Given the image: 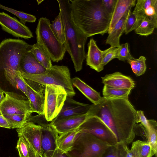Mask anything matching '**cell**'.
<instances>
[{
  "instance_id": "obj_2",
  "label": "cell",
  "mask_w": 157,
  "mask_h": 157,
  "mask_svg": "<svg viewBox=\"0 0 157 157\" xmlns=\"http://www.w3.org/2000/svg\"><path fill=\"white\" fill-rule=\"evenodd\" d=\"M71 19L87 37L108 33L112 16L102 0H69Z\"/></svg>"
},
{
  "instance_id": "obj_30",
  "label": "cell",
  "mask_w": 157,
  "mask_h": 157,
  "mask_svg": "<svg viewBox=\"0 0 157 157\" xmlns=\"http://www.w3.org/2000/svg\"><path fill=\"white\" fill-rule=\"evenodd\" d=\"M126 143L117 142L111 145L102 157H126L129 150Z\"/></svg>"
},
{
  "instance_id": "obj_10",
  "label": "cell",
  "mask_w": 157,
  "mask_h": 157,
  "mask_svg": "<svg viewBox=\"0 0 157 157\" xmlns=\"http://www.w3.org/2000/svg\"><path fill=\"white\" fill-rule=\"evenodd\" d=\"M25 79L26 86V97L29 102L32 113L43 114L45 100V86L33 81Z\"/></svg>"
},
{
  "instance_id": "obj_23",
  "label": "cell",
  "mask_w": 157,
  "mask_h": 157,
  "mask_svg": "<svg viewBox=\"0 0 157 157\" xmlns=\"http://www.w3.org/2000/svg\"><path fill=\"white\" fill-rule=\"evenodd\" d=\"M81 132V129L78 127L58 135L57 138L58 148L63 153H66L70 151L78 134Z\"/></svg>"
},
{
  "instance_id": "obj_18",
  "label": "cell",
  "mask_w": 157,
  "mask_h": 157,
  "mask_svg": "<svg viewBox=\"0 0 157 157\" xmlns=\"http://www.w3.org/2000/svg\"><path fill=\"white\" fill-rule=\"evenodd\" d=\"M101 78L104 85L113 87L132 90L135 85L134 81L131 77L119 72L106 75Z\"/></svg>"
},
{
  "instance_id": "obj_29",
  "label": "cell",
  "mask_w": 157,
  "mask_h": 157,
  "mask_svg": "<svg viewBox=\"0 0 157 157\" xmlns=\"http://www.w3.org/2000/svg\"><path fill=\"white\" fill-rule=\"evenodd\" d=\"M52 22L51 28L56 38L62 44H66L64 27L60 12Z\"/></svg>"
},
{
  "instance_id": "obj_37",
  "label": "cell",
  "mask_w": 157,
  "mask_h": 157,
  "mask_svg": "<svg viewBox=\"0 0 157 157\" xmlns=\"http://www.w3.org/2000/svg\"><path fill=\"white\" fill-rule=\"evenodd\" d=\"M118 48V52L117 58L119 60L124 61L134 58L130 53L128 43L120 44Z\"/></svg>"
},
{
  "instance_id": "obj_8",
  "label": "cell",
  "mask_w": 157,
  "mask_h": 157,
  "mask_svg": "<svg viewBox=\"0 0 157 157\" xmlns=\"http://www.w3.org/2000/svg\"><path fill=\"white\" fill-rule=\"evenodd\" d=\"M44 95L43 114L48 122H51L60 112L67 94L61 86L47 84L45 86Z\"/></svg>"
},
{
  "instance_id": "obj_5",
  "label": "cell",
  "mask_w": 157,
  "mask_h": 157,
  "mask_svg": "<svg viewBox=\"0 0 157 157\" xmlns=\"http://www.w3.org/2000/svg\"><path fill=\"white\" fill-rule=\"evenodd\" d=\"M18 72L24 79L44 86L52 84L61 86L64 89L69 97L72 98L75 95L70 70L66 66L52 65L44 72L38 75H32L19 71Z\"/></svg>"
},
{
  "instance_id": "obj_25",
  "label": "cell",
  "mask_w": 157,
  "mask_h": 157,
  "mask_svg": "<svg viewBox=\"0 0 157 157\" xmlns=\"http://www.w3.org/2000/svg\"><path fill=\"white\" fill-rule=\"evenodd\" d=\"M4 75L8 85L7 82H8L9 84L11 85L15 89L20 90L26 96V82L18 71L11 70H6L4 71Z\"/></svg>"
},
{
  "instance_id": "obj_15",
  "label": "cell",
  "mask_w": 157,
  "mask_h": 157,
  "mask_svg": "<svg viewBox=\"0 0 157 157\" xmlns=\"http://www.w3.org/2000/svg\"><path fill=\"white\" fill-rule=\"evenodd\" d=\"M132 12L139 23L147 17L157 25V0H138Z\"/></svg>"
},
{
  "instance_id": "obj_7",
  "label": "cell",
  "mask_w": 157,
  "mask_h": 157,
  "mask_svg": "<svg viewBox=\"0 0 157 157\" xmlns=\"http://www.w3.org/2000/svg\"><path fill=\"white\" fill-rule=\"evenodd\" d=\"M111 145L91 134L81 132L71 150L66 153L69 157H102Z\"/></svg>"
},
{
  "instance_id": "obj_1",
  "label": "cell",
  "mask_w": 157,
  "mask_h": 157,
  "mask_svg": "<svg viewBox=\"0 0 157 157\" xmlns=\"http://www.w3.org/2000/svg\"><path fill=\"white\" fill-rule=\"evenodd\" d=\"M89 117L101 119L113 132L118 142L129 145L136 133V112L128 98H111L103 97L96 105L92 104L88 112Z\"/></svg>"
},
{
  "instance_id": "obj_20",
  "label": "cell",
  "mask_w": 157,
  "mask_h": 157,
  "mask_svg": "<svg viewBox=\"0 0 157 157\" xmlns=\"http://www.w3.org/2000/svg\"><path fill=\"white\" fill-rule=\"evenodd\" d=\"M30 50L26 52L21 58L19 71L32 75L44 72L47 69L38 62Z\"/></svg>"
},
{
  "instance_id": "obj_13",
  "label": "cell",
  "mask_w": 157,
  "mask_h": 157,
  "mask_svg": "<svg viewBox=\"0 0 157 157\" xmlns=\"http://www.w3.org/2000/svg\"><path fill=\"white\" fill-rule=\"evenodd\" d=\"M0 25L2 30L16 37L28 39L33 37L27 26L4 12H0Z\"/></svg>"
},
{
  "instance_id": "obj_33",
  "label": "cell",
  "mask_w": 157,
  "mask_h": 157,
  "mask_svg": "<svg viewBox=\"0 0 157 157\" xmlns=\"http://www.w3.org/2000/svg\"><path fill=\"white\" fill-rule=\"evenodd\" d=\"M10 128L21 127L31 116L24 114H13L3 115Z\"/></svg>"
},
{
  "instance_id": "obj_24",
  "label": "cell",
  "mask_w": 157,
  "mask_h": 157,
  "mask_svg": "<svg viewBox=\"0 0 157 157\" xmlns=\"http://www.w3.org/2000/svg\"><path fill=\"white\" fill-rule=\"evenodd\" d=\"M73 85L77 88L86 98L94 104L96 105L101 99L102 97L99 92L89 86L78 77L71 79Z\"/></svg>"
},
{
  "instance_id": "obj_32",
  "label": "cell",
  "mask_w": 157,
  "mask_h": 157,
  "mask_svg": "<svg viewBox=\"0 0 157 157\" xmlns=\"http://www.w3.org/2000/svg\"><path fill=\"white\" fill-rule=\"evenodd\" d=\"M157 27L155 24L149 19L144 18L134 30L135 33L140 35L147 36L152 34Z\"/></svg>"
},
{
  "instance_id": "obj_19",
  "label": "cell",
  "mask_w": 157,
  "mask_h": 157,
  "mask_svg": "<svg viewBox=\"0 0 157 157\" xmlns=\"http://www.w3.org/2000/svg\"><path fill=\"white\" fill-rule=\"evenodd\" d=\"M88 52L86 55V64L98 72L104 69L102 65V51L97 45L96 42L91 39L88 44Z\"/></svg>"
},
{
  "instance_id": "obj_44",
  "label": "cell",
  "mask_w": 157,
  "mask_h": 157,
  "mask_svg": "<svg viewBox=\"0 0 157 157\" xmlns=\"http://www.w3.org/2000/svg\"><path fill=\"white\" fill-rule=\"evenodd\" d=\"M52 157H69L66 153H63L58 148L55 151Z\"/></svg>"
},
{
  "instance_id": "obj_39",
  "label": "cell",
  "mask_w": 157,
  "mask_h": 157,
  "mask_svg": "<svg viewBox=\"0 0 157 157\" xmlns=\"http://www.w3.org/2000/svg\"><path fill=\"white\" fill-rule=\"evenodd\" d=\"M146 58L144 56H140L138 59H136L137 63V76H140L145 72L146 70Z\"/></svg>"
},
{
  "instance_id": "obj_40",
  "label": "cell",
  "mask_w": 157,
  "mask_h": 157,
  "mask_svg": "<svg viewBox=\"0 0 157 157\" xmlns=\"http://www.w3.org/2000/svg\"><path fill=\"white\" fill-rule=\"evenodd\" d=\"M117 0H102L103 5L107 13L112 16Z\"/></svg>"
},
{
  "instance_id": "obj_41",
  "label": "cell",
  "mask_w": 157,
  "mask_h": 157,
  "mask_svg": "<svg viewBox=\"0 0 157 157\" xmlns=\"http://www.w3.org/2000/svg\"><path fill=\"white\" fill-rule=\"evenodd\" d=\"M137 113V118L136 123L139 122L147 128H149L148 119H147L144 114V111L142 110L136 111Z\"/></svg>"
},
{
  "instance_id": "obj_22",
  "label": "cell",
  "mask_w": 157,
  "mask_h": 157,
  "mask_svg": "<svg viewBox=\"0 0 157 157\" xmlns=\"http://www.w3.org/2000/svg\"><path fill=\"white\" fill-rule=\"evenodd\" d=\"M136 1V0H117L112 15L108 32V34L112 31L126 11L135 5Z\"/></svg>"
},
{
  "instance_id": "obj_9",
  "label": "cell",
  "mask_w": 157,
  "mask_h": 157,
  "mask_svg": "<svg viewBox=\"0 0 157 157\" xmlns=\"http://www.w3.org/2000/svg\"><path fill=\"white\" fill-rule=\"evenodd\" d=\"M79 128L82 132L91 134L110 145L115 144L118 142L113 132L97 117H89Z\"/></svg>"
},
{
  "instance_id": "obj_11",
  "label": "cell",
  "mask_w": 157,
  "mask_h": 157,
  "mask_svg": "<svg viewBox=\"0 0 157 157\" xmlns=\"http://www.w3.org/2000/svg\"><path fill=\"white\" fill-rule=\"evenodd\" d=\"M4 99L0 103L2 114H24L31 116L32 113L29 100L19 99L5 94Z\"/></svg>"
},
{
  "instance_id": "obj_26",
  "label": "cell",
  "mask_w": 157,
  "mask_h": 157,
  "mask_svg": "<svg viewBox=\"0 0 157 157\" xmlns=\"http://www.w3.org/2000/svg\"><path fill=\"white\" fill-rule=\"evenodd\" d=\"M130 150L132 157H152L154 155L150 145L147 141L132 142Z\"/></svg>"
},
{
  "instance_id": "obj_31",
  "label": "cell",
  "mask_w": 157,
  "mask_h": 157,
  "mask_svg": "<svg viewBox=\"0 0 157 157\" xmlns=\"http://www.w3.org/2000/svg\"><path fill=\"white\" fill-rule=\"evenodd\" d=\"M131 90L111 87L105 85L102 90L103 97L111 98H128Z\"/></svg>"
},
{
  "instance_id": "obj_34",
  "label": "cell",
  "mask_w": 157,
  "mask_h": 157,
  "mask_svg": "<svg viewBox=\"0 0 157 157\" xmlns=\"http://www.w3.org/2000/svg\"><path fill=\"white\" fill-rule=\"evenodd\" d=\"M0 9L4 10L15 15L19 18L20 22L24 25L27 22H34L36 19V17L33 15L18 11L3 6L0 4Z\"/></svg>"
},
{
  "instance_id": "obj_46",
  "label": "cell",
  "mask_w": 157,
  "mask_h": 157,
  "mask_svg": "<svg viewBox=\"0 0 157 157\" xmlns=\"http://www.w3.org/2000/svg\"><path fill=\"white\" fill-rule=\"evenodd\" d=\"M44 0H36L37 2V3H38V5H39L42 2H43Z\"/></svg>"
},
{
  "instance_id": "obj_36",
  "label": "cell",
  "mask_w": 157,
  "mask_h": 157,
  "mask_svg": "<svg viewBox=\"0 0 157 157\" xmlns=\"http://www.w3.org/2000/svg\"><path fill=\"white\" fill-rule=\"evenodd\" d=\"M118 52V48L111 47L102 51V65L104 67L112 59L117 58Z\"/></svg>"
},
{
  "instance_id": "obj_4",
  "label": "cell",
  "mask_w": 157,
  "mask_h": 157,
  "mask_svg": "<svg viewBox=\"0 0 157 157\" xmlns=\"http://www.w3.org/2000/svg\"><path fill=\"white\" fill-rule=\"evenodd\" d=\"M32 45L20 39H7L0 44V90L10 94L8 85L5 79L4 72L9 69L19 71L20 60Z\"/></svg>"
},
{
  "instance_id": "obj_3",
  "label": "cell",
  "mask_w": 157,
  "mask_h": 157,
  "mask_svg": "<svg viewBox=\"0 0 157 157\" xmlns=\"http://www.w3.org/2000/svg\"><path fill=\"white\" fill-rule=\"evenodd\" d=\"M64 25L67 51L71 57L76 72L81 71L85 58V45L87 38L74 23L71 17L69 0H57Z\"/></svg>"
},
{
  "instance_id": "obj_45",
  "label": "cell",
  "mask_w": 157,
  "mask_h": 157,
  "mask_svg": "<svg viewBox=\"0 0 157 157\" xmlns=\"http://www.w3.org/2000/svg\"><path fill=\"white\" fill-rule=\"evenodd\" d=\"M4 93L3 91L0 90V103L5 98Z\"/></svg>"
},
{
  "instance_id": "obj_21",
  "label": "cell",
  "mask_w": 157,
  "mask_h": 157,
  "mask_svg": "<svg viewBox=\"0 0 157 157\" xmlns=\"http://www.w3.org/2000/svg\"><path fill=\"white\" fill-rule=\"evenodd\" d=\"M131 12V9L127 10L116 23L112 31L109 33L105 41L106 44H109L113 47L118 48L119 47L120 37L124 33L126 23Z\"/></svg>"
},
{
  "instance_id": "obj_14",
  "label": "cell",
  "mask_w": 157,
  "mask_h": 157,
  "mask_svg": "<svg viewBox=\"0 0 157 157\" xmlns=\"http://www.w3.org/2000/svg\"><path fill=\"white\" fill-rule=\"evenodd\" d=\"M58 133L50 123L42 126L41 130V147L42 157H52L58 148Z\"/></svg>"
},
{
  "instance_id": "obj_12",
  "label": "cell",
  "mask_w": 157,
  "mask_h": 157,
  "mask_svg": "<svg viewBox=\"0 0 157 157\" xmlns=\"http://www.w3.org/2000/svg\"><path fill=\"white\" fill-rule=\"evenodd\" d=\"M42 126L27 121L20 128L16 129L18 136H22L37 153L42 157L41 147V130Z\"/></svg>"
},
{
  "instance_id": "obj_28",
  "label": "cell",
  "mask_w": 157,
  "mask_h": 157,
  "mask_svg": "<svg viewBox=\"0 0 157 157\" xmlns=\"http://www.w3.org/2000/svg\"><path fill=\"white\" fill-rule=\"evenodd\" d=\"M149 128L146 129L145 137L150 145L155 157H157V123L153 119L148 120Z\"/></svg>"
},
{
  "instance_id": "obj_43",
  "label": "cell",
  "mask_w": 157,
  "mask_h": 157,
  "mask_svg": "<svg viewBox=\"0 0 157 157\" xmlns=\"http://www.w3.org/2000/svg\"><path fill=\"white\" fill-rule=\"evenodd\" d=\"M127 61L131 65L133 72L136 75L137 73L136 59H129L127 60Z\"/></svg>"
},
{
  "instance_id": "obj_35",
  "label": "cell",
  "mask_w": 157,
  "mask_h": 157,
  "mask_svg": "<svg viewBox=\"0 0 157 157\" xmlns=\"http://www.w3.org/2000/svg\"><path fill=\"white\" fill-rule=\"evenodd\" d=\"M16 148L17 150L19 157H29L30 145L24 137L18 136Z\"/></svg>"
},
{
  "instance_id": "obj_27",
  "label": "cell",
  "mask_w": 157,
  "mask_h": 157,
  "mask_svg": "<svg viewBox=\"0 0 157 157\" xmlns=\"http://www.w3.org/2000/svg\"><path fill=\"white\" fill-rule=\"evenodd\" d=\"M30 51L38 62L46 69H49L52 65L50 57L37 42L32 45Z\"/></svg>"
},
{
  "instance_id": "obj_16",
  "label": "cell",
  "mask_w": 157,
  "mask_h": 157,
  "mask_svg": "<svg viewBox=\"0 0 157 157\" xmlns=\"http://www.w3.org/2000/svg\"><path fill=\"white\" fill-rule=\"evenodd\" d=\"M91 105L78 102L67 96L60 112L53 120L85 114L88 112Z\"/></svg>"
},
{
  "instance_id": "obj_38",
  "label": "cell",
  "mask_w": 157,
  "mask_h": 157,
  "mask_svg": "<svg viewBox=\"0 0 157 157\" xmlns=\"http://www.w3.org/2000/svg\"><path fill=\"white\" fill-rule=\"evenodd\" d=\"M139 23L135 14L131 12L129 14L126 21L124 33L127 34L137 27Z\"/></svg>"
},
{
  "instance_id": "obj_6",
  "label": "cell",
  "mask_w": 157,
  "mask_h": 157,
  "mask_svg": "<svg viewBox=\"0 0 157 157\" xmlns=\"http://www.w3.org/2000/svg\"><path fill=\"white\" fill-rule=\"evenodd\" d=\"M49 20L41 17L38 20L35 33L37 43L43 48L53 62L63 58L67 51L66 44H62L56 38L50 26Z\"/></svg>"
},
{
  "instance_id": "obj_17",
  "label": "cell",
  "mask_w": 157,
  "mask_h": 157,
  "mask_svg": "<svg viewBox=\"0 0 157 157\" xmlns=\"http://www.w3.org/2000/svg\"><path fill=\"white\" fill-rule=\"evenodd\" d=\"M89 117L87 112L81 115L53 120L50 124L59 135L78 128Z\"/></svg>"
},
{
  "instance_id": "obj_42",
  "label": "cell",
  "mask_w": 157,
  "mask_h": 157,
  "mask_svg": "<svg viewBox=\"0 0 157 157\" xmlns=\"http://www.w3.org/2000/svg\"><path fill=\"white\" fill-rule=\"evenodd\" d=\"M0 127L10 129L6 120L2 114L0 109Z\"/></svg>"
}]
</instances>
